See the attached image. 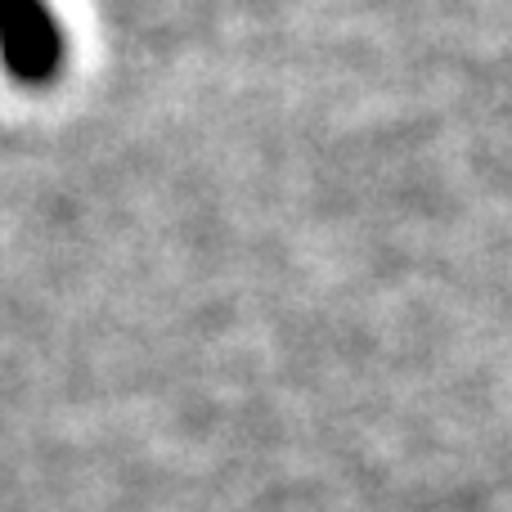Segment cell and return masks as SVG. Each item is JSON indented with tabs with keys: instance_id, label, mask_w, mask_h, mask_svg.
I'll return each mask as SVG.
<instances>
[{
	"instance_id": "6da1fadb",
	"label": "cell",
	"mask_w": 512,
	"mask_h": 512,
	"mask_svg": "<svg viewBox=\"0 0 512 512\" xmlns=\"http://www.w3.org/2000/svg\"><path fill=\"white\" fill-rule=\"evenodd\" d=\"M0 63L23 86H45L63 68V32L45 0H0Z\"/></svg>"
}]
</instances>
